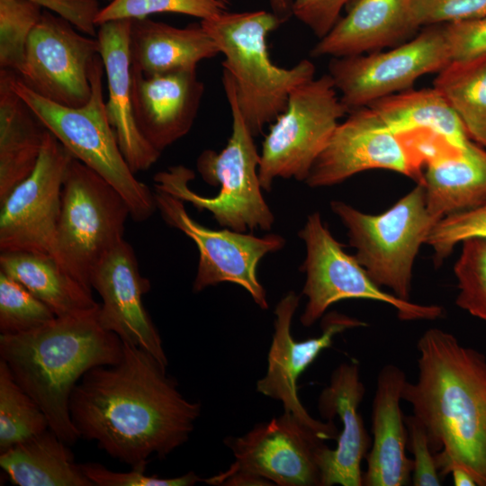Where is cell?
Returning <instances> with one entry per match:
<instances>
[{
  "label": "cell",
  "instance_id": "9c48e42d",
  "mask_svg": "<svg viewBox=\"0 0 486 486\" xmlns=\"http://www.w3.org/2000/svg\"><path fill=\"white\" fill-rule=\"evenodd\" d=\"M328 438L291 412L225 438L235 461L203 480L211 485L320 486V450Z\"/></svg>",
  "mask_w": 486,
  "mask_h": 486
},
{
  "label": "cell",
  "instance_id": "ba28073f",
  "mask_svg": "<svg viewBox=\"0 0 486 486\" xmlns=\"http://www.w3.org/2000/svg\"><path fill=\"white\" fill-rule=\"evenodd\" d=\"M332 212L347 230L355 257L380 287L410 301L412 269L422 244L437 222L429 213L421 182L379 214L363 212L338 200Z\"/></svg>",
  "mask_w": 486,
  "mask_h": 486
},
{
  "label": "cell",
  "instance_id": "ffe728a7",
  "mask_svg": "<svg viewBox=\"0 0 486 486\" xmlns=\"http://www.w3.org/2000/svg\"><path fill=\"white\" fill-rule=\"evenodd\" d=\"M203 92L196 70L145 76L131 68L136 124L144 139L161 153L189 132Z\"/></svg>",
  "mask_w": 486,
  "mask_h": 486
},
{
  "label": "cell",
  "instance_id": "f546056e",
  "mask_svg": "<svg viewBox=\"0 0 486 486\" xmlns=\"http://www.w3.org/2000/svg\"><path fill=\"white\" fill-rule=\"evenodd\" d=\"M469 138L486 148V54L453 60L434 79Z\"/></svg>",
  "mask_w": 486,
  "mask_h": 486
},
{
  "label": "cell",
  "instance_id": "4316f807",
  "mask_svg": "<svg viewBox=\"0 0 486 486\" xmlns=\"http://www.w3.org/2000/svg\"><path fill=\"white\" fill-rule=\"evenodd\" d=\"M368 107L400 136L423 131L456 148L472 140L454 110L434 87L410 88L377 100Z\"/></svg>",
  "mask_w": 486,
  "mask_h": 486
},
{
  "label": "cell",
  "instance_id": "ac0fdd59",
  "mask_svg": "<svg viewBox=\"0 0 486 486\" xmlns=\"http://www.w3.org/2000/svg\"><path fill=\"white\" fill-rule=\"evenodd\" d=\"M91 286L102 299L97 313L101 326L167 366L161 337L143 303L150 283L141 275L135 252L125 239L95 268Z\"/></svg>",
  "mask_w": 486,
  "mask_h": 486
},
{
  "label": "cell",
  "instance_id": "e0dca14e",
  "mask_svg": "<svg viewBox=\"0 0 486 486\" xmlns=\"http://www.w3.org/2000/svg\"><path fill=\"white\" fill-rule=\"evenodd\" d=\"M299 302L300 296L291 291L274 309V332L268 352L267 370L266 375L257 381L256 391L280 400L284 411L292 413L328 439H337L338 429L333 420L321 422L315 419L302 406L297 393V381L321 351L331 346L336 335L350 328L364 327L366 323L331 311L323 316L322 333L319 337L296 341L292 336L291 327Z\"/></svg>",
  "mask_w": 486,
  "mask_h": 486
},
{
  "label": "cell",
  "instance_id": "603a6c76",
  "mask_svg": "<svg viewBox=\"0 0 486 486\" xmlns=\"http://www.w3.org/2000/svg\"><path fill=\"white\" fill-rule=\"evenodd\" d=\"M412 0H358L312 47V57L341 58L380 51L405 42L418 29Z\"/></svg>",
  "mask_w": 486,
  "mask_h": 486
},
{
  "label": "cell",
  "instance_id": "484cf974",
  "mask_svg": "<svg viewBox=\"0 0 486 486\" xmlns=\"http://www.w3.org/2000/svg\"><path fill=\"white\" fill-rule=\"evenodd\" d=\"M0 69V203L34 169L47 129Z\"/></svg>",
  "mask_w": 486,
  "mask_h": 486
},
{
  "label": "cell",
  "instance_id": "3957f363",
  "mask_svg": "<svg viewBox=\"0 0 486 486\" xmlns=\"http://www.w3.org/2000/svg\"><path fill=\"white\" fill-rule=\"evenodd\" d=\"M99 307L57 317L27 333L0 335V360L41 408L50 429L68 445L80 438L69 411L76 385L90 369L122 356L121 338L98 320Z\"/></svg>",
  "mask_w": 486,
  "mask_h": 486
},
{
  "label": "cell",
  "instance_id": "7c38bea8",
  "mask_svg": "<svg viewBox=\"0 0 486 486\" xmlns=\"http://www.w3.org/2000/svg\"><path fill=\"white\" fill-rule=\"evenodd\" d=\"M451 61L444 24H437L386 51L331 58L328 74L350 112L410 89L418 78Z\"/></svg>",
  "mask_w": 486,
  "mask_h": 486
},
{
  "label": "cell",
  "instance_id": "8fae6325",
  "mask_svg": "<svg viewBox=\"0 0 486 486\" xmlns=\"http://www.w3.org/2000/svg\"><path fill=\"white\" fill-rule=\"evenodd\" d=\"M299 237L306 248L301 268L306 275L302 294L307 297V303L300 318L304 327H310L323 317L333 303L346 299H365L389 304L397 310L401 320H430L442 316L443 309L438 305L415 303L382 290L355 256L343 250L319 212L307 217Z\"/></svg>",
  "mask_w": 486,
  "mask_h": 486
},
{
  "label": "cell",
  "instance_id": "ee69618b",
  "mask_svg": "<svg viewBox=\"0 0 486 486\" xmlns=\"http://www.w3.org/2000/svg\"><path fill=\"white\" fill-rule=\"evenodd\" d=\"M272 12L284 22L292 16L293 0H269Z\"/></svg>",
  "mask_w": 486,
  "mask_h": 486
},
{
  "label": "cell",
  "instance_id": "d590c367",
  "mask_svg": "<svg viewBox=\"0 0 486 486\" xmlns=\"http://www.w3.org/2000/svg\"><path fill=\"white\" fill-rule=\"evenodd\" d=\"M470 238L486 239V201L439 220L431 229L426 244L432 248L435 265L439 266L456 245Z\"/></svg>",
  "mask_w": 486,
  "mask_h": 486
},
{
  "label": "cell",
  "instance_id": "b9f144b4",
  "mask_svg": "<svg viewBox=\"0 0 486 486\" xmlns=\"http://www.w3.org/2000/svg\"><path fill=\"white\" fill-rule=\"evenodd\" d=\"M90 37H96V17L101 10L97 0H32Z\"/></svg>",
  "mask_w": 486,
  "mask_h": 486
},
{
  "label": "cell",
  "instance_id": "e575fe53",
  "mask_svg": "<svg viewBox=\"0 0 486 486\" xmlns=\"http://www.w3.org/2000/svg\"><path fill=\"white\" fill-rule=\"evenodd\" d=\"M454 273L458 288L456 305L486 322V239L462 242Z\"/></svg>",
  "mask_w": 486,
  "mask_h": 486
},
{
  "label": "cell",
  "instance_id": "8992f818",
  "mask_svg": "<svg viewBox=\"0 0 486 486\" xmlns=\"http://www.w3.org/2000/svg\"><path fill=\"white\" fill-rule=\"evenodd\" d=\"M104 66L101 56L93 63L89 101L80 107H67L49 101L28 88L16 72L12 77L15 92L25 101L44 127L88 167L110 183L125 199L130 218L141 222L157 210L154 193L138 180L125 160L108 120L103 94Z\"/></svg>",
  "mask_w": 486,
  "mask_h": 486
},
{
  "label": "cell",
  "instance_id": "cb8c5ba5",
  "mask_svg": "<svg viewBox=\"0 0 486 486\" xmlns=\"http://www.w3.org/2000/svg\"><path fill=\"white\" fill-rule=\"evenodd\" d=\"M423 163L427 207L436 221L486 201V149L481 145L471 140L460 148L436 147Z\"/></svg>",
  "mask_w": 486,
  "mask_h": 486
},
{
  "label": "cell",
  "instance_id": "7bdbcfd3",
  "mask_svg": "<svg viewBox=\"0 0 486 486\" xmlns=\"http://www.w3.org/2000/svg\"><path fill=\"white\" fill-rule=\"evenodd\" d=\"M452 474L454 485L455 486H478L475 478L466 469L457 465L451 464L446 472Z\"/></svg>",
  "mask_w": 486,
  "mask_h": 486
},
{
  "label": "cell",
  "instance_id": "4fadbf2b",
  "mask_svg": "<svg viewBox=\"0 0 486 486\" xmlns=\"http://www.w3.org/2000/svg\"><path fill=\"white\" fill-rule=\"evenodd\" d=\"M154 195L164 221L185 234L198 248L193 291L199 292L220 283H233L244 288L262 310H266V292L258 280L257 266L266 255L282 249L285 239L274 233L256 237L227 228H207L188 214L180 199L158 189H155Z\"/></svg>",
  "mask_w": 486,
  "mask_h": 486
},
{
  "label": "cell",
  "instance_id": "277c9868",
  "mask_svg": "<svg viewBox=\"0 0 486 486\" xmlns=\"http://www.w3.org/2000/svg\"><path fill=\"white\" fill-rule=\"evenodd\" d=\"M221 81L230 108L231 134L220 152L205 149L196 160L202 180L220 186L219 194L205 197L194 192L189 182L195 174L182 165L157 173L153 178L155 189L189 202L199 211H208L223 228L239 232L270 230L274 216L262 194L258 175L260 153L238 107L231 78L225 70Z\"/></svg>",
  "mask_w": 486,
  "mask_h": 486
},
{
  "label": "cell",
  "instance_id": "8d00e7d4",
  "mask_svg": "<svg viewBox=\"0 0 486 486\" xmlns=\"http://www.w3.org/2000/svg\"><path fill=\"white\" fill-rule=\"evenodd\" d=\"M486 15V0H412L415 27L446 24Z\"/></svg>",
  "mask_w": 486,
  "mask_h": 486
},
{
  "label": "cell",
  "instance_id": "d6986e66",
  "mask_svg": "<svg viewBox=\"0 0 486 486\" xmlns=\"http://www.w3.org/2000/svg\"><path fill=\"white\" fill-rule=\"evenodd\" d=\"M364 392L359 364L353 360L333 371L329 384L319 397L321 418L333 420L338 416L342 422L336 448L326 445L319 452L320 486L363 485L361 463L371 446L370 436L358 411Z\"/></svg>",
  "mask_w": 486,
  "mask_h": 486
},
{
  "label": "cell",
  "instance_id": "4dcf8cb0",
  "mask_svg": "<svg viewBox=\"0 0 486 486\" xmlns=\"http://www.w3.org/2000/svg\"><path fill=\"white\" fill-rule=\"evenodd\" d=\"M49 428L41 408L0 360V453Z\"/></svg>",
  "mask_w": 486,
  "mask_h": 486
},
{
  "label": "cell",
  "instance_id": "7a4b0ae2",
  "mask_svg": "<svg viewBox=\"0 0 486 486\" xmlns=\"http://www.w3.org/2000/svg\"><path fill=\"white\" fill-rule=\"evenodd\" d=\"M418 376L402 400L426 430L440 475L451 464L486 486V357L432 328L417 343Z\"/></svg>",
  "mask_w": 486,
  "mask_h": 486
},
{
  "label": "cell",
  "instance_id": "5bb4252c",
  "mask_svg": "<svg viewBox=\"0 0 486 486\" xmlns=\"http://www.w3.org/2000/svg\"><path fill=\"white\" fill-rule=\"evenodd\" d=\"M73 158L47 130L33 171L0 203V252L53 256L63 182Z\"/></svg>",
  "mask_w": 486,
  "mask_h": 486
},
{
  "label": "cell",
  "instance_id": "60d3db41",
  "mask_svg": "<svg viewBox=\"0 0 486 486\" xmlns=\"http://www.w3.org/2000/svg\"><path fill=\"white\" fill-rule=\"evenodd\" d=\"M349 1L293 0L292 16L320 39L338 22L342 9Z\"/></svg>",
  "mask_w": 486,
  "mask_h": 486
},
{
  "label": "cell",
  "instance_id": "74e56055",
  "mask_svg": "<svg viewBox=\"0 0 486 486\" xmlns=\"http://www.w3.org/2000/svg\"><path fill=\"white\" fill-rule=\"evenodd\" d=\"M80 465L94 486H192L202 481L194 472L174 478H161L147 474V466L131 467L129 472H113L97 463Z\"/></svg>",
  "mask_w": 486,
  "mask_h": 486
},
{
  "label": "cell",
  "instance_id": "f1b7e54d",
  "mask_svg": "<svg viewBox=\"0 0 486 486\" xmlns=\"http://www.w3.org/2000/svg\"><path fill=\"white\" fill-rule=\"evenodd\" d=\"M0 271L22 284L57 317L78 314L100 306L92 291L68 274L52 256L0 252Z\"/></svg>",
  "mask_w": 486,
  "mask_h": 486
},
{
  "label": "cell",
  "instance_id": "d6a6232c",
  "mask_svg": "<svg viewBox=\"0 0 486 486\" xmlns=\"http://www.w3.org/2000/svg\"><path fill=\"white\" fill-rule=\"evenodd\" d=\"M42 13L32 0H0V69L18 73L29 36Z\"/></svg>",
  "mask_w": 486,
  "mask_h": 486
},
{
  "label": "cell",
  "instance_id": "30bf717a",
  "mask_svg": "<svg viewBox=\"0 0 486 486\" xmlns=\"http://www.w3.org/2000/svg\"><path fill=\"white\" fill-rule=\"evenodd\" d=\"M346 113L328 74L295 87L262 143L258 175L263 190L270 191L278 177L304 182Z\"/></svg>",
  "mask_w": 486,
  "mask_h": 486
},
{
  "label": "cell",
  "instance_id": "83f0119b",
  "mask_svg": "<svg viewBox=\"0 0 486 486\" xmlns=\"http://www.w3.org/2000/svg\"><path fill=\"white\" fill-rule=\"evenodd\" d=\"M68 446L49 428L0 453V466L17 486H94Z\"/></svg>",
  "mask_w": 486,
  "mask_h": 486
},
{
  "label": "cell",
  "instance_id": "836d02e7",
  "mask_svg": "<svg viewBox=\"0 0 486 486\" xmlns=\"http://www.w3.org/2000/svg\"><path fill=\"white\" fill-rule=\"evenodd\" d=\"M230 4V0H112L101 8L95 23L143 19L158 13L182 14L202 21L229 11Z\"/></svg>",
  "mask_w": 486,
  "mask_h": 486
},
{
  "label": "cell",
  "instance_id": "d4e9b609",
  "mask_svg": "<svg viewBox=\"0 0 486 486\" xmlns=\"http://www.w3.org/2000/svg\"><path fill=\"white\" fill-rule=\"evenodd\" d=\"M220 50L201 23L178 28L151 19H135L130 33L131 68L145 76L196 70Z\"/></svg>",
  "mask_w": 486,
  "mask_h": 486
},
{
  "label": "cell",
  "instance_id": "1f68e13d",
  "mask_svg": "<svg viewBox=\"0 0 486 486\" xmlns=\"http://www.w3.org/2000/svg\"><path fill=\"white\" fill-rule=\"evenodd\" d=\"M56 318L48 305L0 271V335L27 333Z\"/></svg>",
  "mask_w": 486,
  "mask_h": 486
},
{
  "label": "cell",
  "instance_id": "f35d334b",
  "mask_svg": "<svg viewBox=\"0 0 486 486\" xmlns=\"http://www.w3.org/2000/svg\"><path fill=\"white\" fill-rule=\"evenodd\" d=\"M407 431V445L413 454L412 485L440 486V473L436 467L425 428L414 415L404 417Z\"/></svg>",
  "mask_w": 486,
  "mask_h": 486
},
{
  "label": "cell",
  "instance_id": "5b68a950",
  "mask_svg": "<svg viewBox=\"0 0 486 486\" xmlns=\"http://www.w3.org/2000/svg\"><path fill=\"white\" fill-rule=\"evenodd\" d=\"M284 22L272 11L224 12L201 25L224 56L238 107L254 137L285 109L292 91L315 77L316 68L302 59L292 68L274 64L266 39Z\"/></svg>",
  "mask_w": 486,
  "mask_h": 486
},
{
  "label": "cell",
  "instance_id": "2e32d148",
  "mask_svg": "<svg viewBox=\"0 0 486 486\" xmlns=\"http://www.w3.org/2000/svg\"><path fill=\"white\" fill-rule=\"evenodd\" d=\"M348 114L315 160L304 181L308 186H331L372 169L422 181L421 162L405 137L394 133L370 107Z\"/></svg>",
  "mask_w": 486,
  "mask_h": 486
},
{
  "label": "cell",
  "instance_id": "ab89813d",
  "mask_svg": "<svg viewBox=\"0 0 486 486\" xmlns=\"http://www.w3.org/2000/svg\"><path fill=\"white\" fill-rule=\"evenodd\" d=\"M444 28L452 61L486 54V15L446 23Z\"/></svg>",
  "mask_w": 486,
  "mask_h": 486
},
{
  "label": "cell",
  "instance_id": "9a60e30c",
  "mask_svg": "<svg viewBox=\"0 0 486 486\" xmlns=\"http://www.w3.org/2000/svg\"><path fill=\"white\" fill-rule=\"evenodd\" d=\"M99 55L96 38L78 33L66 20L43 11L16 74L41 97L63 106L80 107L90 99L91 68Z\"/></svg>",
  "mask_w": 486,
  "mask_h": 486
},
{
  "label": "cell",
  "instance_id": "6da1fadb",
  "mask_svg": "<svg viewBox=\"0 0 486 486\" xmlns=\"http://www.w3.org/2000/svg\"><path fill=\"white\" fill-rule=\"evenodd\" d=\"M122 343L117 363L83 375L69 411L80 438L130 467L147 466L150 456L163 459L189 439L202 405L182 395L153 355Z\"/></svg>",
  "mask_w": 486,
  "mask_h": 486
},
{
  "label": "cell",
  "instance_id": "52a82bcc",
  "mask_svg": "<svg viewBox=\"0 0 486 486\" xmlns=\"http://www.w3.org/2000/svg\"><path fill=\"white\" fill-rule=\"evenodd\" d=\"M130 207L104 178L74 158L65 175L53 257L92 291L101 261L122 241Z\"/></svg>",
  "mask_w": 486,
  "mask_h": 486
},
{
  "label": "cell",
  "instance_id": "44dd1931",
  "mask_svg": "<svg viewBox=\"0 0 486 486\" xmlns=\"http://www.w3.org/2000/svg\"><path fill=\"white\" fill-rule=\"evenodd\" d=\"M131 22L122 19L104 22L98 26L96 39L107 79V117L125 160L136 174L149 169L161 152L144 139L134 118L130 55Z\"/></svg>",
  "mask_w": 486,
  "mask_h": 486
},
{
  "label": "cell",
  "instance_id": "7402d4cb",
  "mask_svg": "<svg viewBox=\"0 0 486 486\" xmlns=\"http://www.w3.org/2000/svg\"><path fill=\"white\" fill-rule=\"evenodd\" d=\"M406 382L405 373L394 364L384 365L378 374L372 409L374 441L363 485L404 486L410 481L413 461L406 455L408 431L400 407Z\"/></svg>",
  "mask_w": 486,
  "mask_h": 486
}]
</instances>
